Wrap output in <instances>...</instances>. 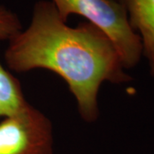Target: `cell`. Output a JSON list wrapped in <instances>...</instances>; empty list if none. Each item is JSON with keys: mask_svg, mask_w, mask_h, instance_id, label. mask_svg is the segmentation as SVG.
I'll list each match as a JSON object with an SVG mask.
<instances>
[{"mask_svg": "<svg viewBox=\"0 0 154 154\" xmlns=\"http://www.w3.org/2000/svg\"><path fill=\"white\" fill-rule=\"evenodd\" d=\"M5 61L10 71L45 69L58 75L88 123L99 119L103 83L119 85L132 80L105 33L86 21L69 26L50 0L34 4L29 25L8 40Z\"/></svg>", "mask_w": 154, "mask_h": 154, "instance_id": "1", "label": "cell"}, {"mask_svg": "<svg viewBox=\"0 0 154 154\" xmlns=\"http://www.w3.org/2000/svg\"><path fill=\"white\" fill-rule=\"evenodd\" d=\"M60 17L68 22L80 16L110 38L125 69L135 67L143 56L141 40L131 28L124 8L115 0H50Z\"/></svg>", "mask_w": 154, "mask_h": 154, "instance_id": "2", "label": "cell"}, {"mask_svg": "<svg viewBox=\"0 0 154 154\" xmlns=\"http://www.w3.org/2000/svg\"><path fill=\"white\" fill-rule=\"evenodd\" d=\"M0 154H54L53 125L28 103L0 122Z\"/></svg>", "mask_w": 154, "mask_h": 154, "instance_id": "3", "label": "cell"}, {"mask_svg": "<svg viewBox=\"0 0 154 154\" xmlns=\"http://www.w3.org/2000/svg\"><path fill=\"white\" fill-rule=\"evenodd\" d=\"M126 11L133 30L141 40L143 56L154 75V0H115Z\"/></svg>", "mask_w": 154, "mask_h": 154, "instance_id": "4", "label": "cell"}, {"mask_svg": "<svg viewBox=\"0 0 154 154\" xmlns=\"http://www.w3.org/2000/svg\"><path fill=\"white\" fill-rule=\"evenodd\" d=\"M28 104L20 81L0 63V117L13 115Z\"/></svg>", "mask_w": 154, "mask_h": 154, "instance_id": "5", "label": "cell"}, {"mask_svg": "<svg viewBox=\"0 0 154 154\" xmlns=\"http://www.w3.org/2000/svg\"><path fill=\"white\" fill-rule=\"evenodd\" d=\"M22 28L17 14L5 6L0 5V40H9Z\"/></svg>", "mask_w": 154, "mask_h": 154, "instance_id": "6", "label": "cell"}]
</instances>
